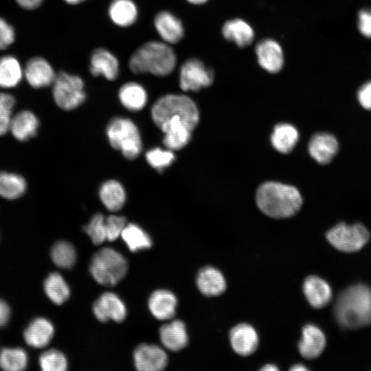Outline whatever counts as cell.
Wrapping results in <instances>:
<instances>
[{
	"label": "cell",
	"instance_id": "cell-31",
	"mask_svg": "<svg viewBox=\"0 0 371 371\" xmlns=\"http://www.w3.org/2000/svg\"><path fill=\"white\" fill-rule=\"evenodd\" d=\"M121 236L132 252L148 249L152 246V240L149 235L134 223L126 224Z\"/></svg>",
	"mask_w": 371,
	"mask_h": 371
},
{
	"label": "cell",
	"instance_id": "cell-3",
	"mask_svg": "<svg viewBox=\"0 0 371 371\" xmlns=\"http://www.w3.org/2000/svg\"><path fill=\"white\" fill-rule=\"evenodd\" d=\"M177 55L170 45L159 41H148L138 47L128 60L130 70L135 74H150L164 77L175 69Z\"/></svg>",
	"mask_w": 371,
	"mask_h": 371
},
{
	"label": "cell",
	"instance_id": "cell-30",
	"mask_svg": "<svg viewBox=\"0 0 371 371\" xmlns=\"http://www.w3.org/2000/svg\"><path fill=\"white\" fill-rule=\"evenodd\" d=\"M23 71L16 58L5 56L0 58V87L11 88L21 80Z\"/></svg>",
	"mask_w": 371,
	"mask_h": 371
},
{
	"label": "cell",
	"instance_id": "cell-18",
	"mask_svg": "<svg viewBox=\"0 0 371 371\" xmlns=\"http://www.w3.org/2000/svg\"><path fill=\"white\" fill-rule=\"evenodd\" d=\"M326 337L322 330L313 324H307L302 329L298 344L300 355L306 359H315L324 351Z\"/></svg>",
	"mask_w": 371,
	"mask_h": 371
},
{
	"label": "cell",
	"instance_id": "cell-36",
	"mask_svg": "<svg viewBox=\"0 0 371 371\" xmlns=\"http://www.w3.org/2000/svg\"><path fill=\"white\" fill-rule=\"evenodd\" d=\"M39 363L42 370L45 371H64L67 367L65 355L55 349L44 352L40 356Z\"/></svg>",
	"mask_w": 371,
	"mask_h": 371
},
{
	"label": "cell",
	"instance_id": "cell-19",
	"mask_svg": "<svg viewBox=\"0 0 371 371\" xmlns=\"http://www.w3.org/2000/svg\"><path fill=\"white\" fill-rule=\"evenodd\" d=\"M303 291L309 304L317 308L326 306L332 298L329 284L322 278L311 276L303 283Z\"/></svg>",
	"mask_w": 371,
	"mask_h": 371
},
{
	"label": "cell",
	"instance_id": "cell-33",
	"mask_svg": "<svg viewBox=\"0 0 371 371\" xmlns=\"http://www.w3.org/2000/svg\"><path fill=\"white\" fill-rule=\"evenodd\" d=\"M26 190L25 179L20 175L5 172H0V196L8 199L21 196Z\"/></svg>",
	"mask_w": 371,
	"mask_h": 371
},
{
	"label": "cell",
	"instance_id": "cell-35",
	"mask_svg": "<svg viewBox=\"0 0 371 371\" xmlns=\"http://www.w3.org/2000/svg\"><path fill=\"white\" fill-rule=\"evenodd\" d=\"M27 362L26 352L21 348H3L0 352V368L4 370H23Z\"/></svg>",
	"mask_w": 371,
	"mask_h": 371
},
{
	"label": "cell",
	"instance_id": "cell-24",
	"mask_svg": "<svg viewBox=\"0 0 371 371\" xmlns=\"http://www.w3.org/2000/svg\"><path fill=\"white\" fill-rule=\"evenodd\" d=\"M108 14L115 25L126 27L136 21L138 9L133 0H113L109 4Z\"/></svg>",
	"mask_w": 371,
	"mask_h": 371
},
{
	"label": "cell",
	"instance_id": "cell-12",
	"mask_svg": "<svg viewBox=\"0 0 371 371\" xmlns=\"http://www.w3.org/2000/svg\"><path fill=\"white\" fill-rule=\"evenodd\" d=\"M89 68L93 76H102L109 80H114L119 75L120 64L113 53L99 47L91 52Z\"/></svg>",
	"mask_w": 371,
	"mask_h": 371
},
{
	"label": "cell",
	"instance_id": "cell-20",
	"mask_svg": "<svg viewBox=\"0 0 371 371\" xmlns=\"http://www.w3.org/2000/svg\"><path fill=\"white\" fill-rule=\"evenodd\" d=\"M177 299L171 291L159 289L154 291L148 299V308L153 315L158 319L166 320L174 317Z\"/></svg>",
	"mask_w": 371,
	"mask_h": 371
},
{
	"label": "cell",
	"instance_id": "cell-39",
	"mask_svg": "<svg viewBox=\"0 0 371 371\" xmlns=\"http://www.w3.org/2000/svg\"><path fill=\"white\" fill-rule=\"evenodd\" d=\"M14 104L15 100L12 95L0 93V136L10 129Z\"/></svg>",
	"mask_w": 371,
	"mask_h": 371
},
{
	"label": "cell",
	"instance_id": "cell-26",
	"mask_svg": "<svg viewBox=\"0 0 371 371\" xmlns=\"http://www.w3.org/2000/svg\"><path fill=\"white\" fill-rule=\"evenodd\" d=\"M299 138L297 128L291 124L280 123L271 135V143L278 152L287 154L295 148Z\"/></svg>",
	"mask_w": 371,
	"mask_h": 371
},
{
	"label": "cell",
	"instance_id": "cell-23",
	"mask_svg": "<svg viewBox=\"0 0 371 371\" xmlns=\"http://www.w3.org/2000/svg\"><path fill=\"white\" fill-rule=\"evenodd\" d=\"M54 330L50 322L39 317L34 319L24 331L26 343L34 348L46 346L52 339Z\"/></svg>",
	"mask_w": 371,
	"mask_h": 371
},
{
	"label": "cell",
	"instance_id": "cell-29",
	"mask_svg": "<svg viewBox=\"0 0 371 371\" xmlns=\"http://www.w3.org/2000/svg\"><path fill=\"white\" fill-rule=\"evenodd\" d=\"M99 195L104 205L111 212L122 209L126 201L125 190L115 180L104 182L100 188Z\"/></svg>",
	"mask_w": 371,
	"mask_h": 371
},
{
	"label": "cell",
	"instance_id": "cell-15",
	"mask_svg": "<svg viewBox=\"0 0 371 371\" xmlns=\"http://www.w3.org/2000/svg\"><path fill=\"white\" fill-rule=\"evenodd\" d=\"M256 54L259 65L270 73H277L284 64V56L280 45L272 39H265L258 43Z\"/></svg>",
	"mask_w": 371,
	"mask_h": 371
},
{
	"label": "cell",
	"instance_id": "cell-37",
	"mask_svg": "<svg viewBox=\"0 0 371 371\" xmlns=\"http://www.w3.org/2000/svg\"><path fill=\"white\" fill-rule=\"evenodd\" d=\"M147 162L158 172L170 166L175 159L171 150H163L160 148H152L146 153Z\"/></svg>",
	"mask_w": 371,
	"mask_h": 371
},
{
	"label": "cell",
	"instance_id": "cell-8",
	"mask_svg": "<svg viewBox=\"0 0 371 371\" xmlns=\"http://www.w3.org/2000/svg\"><path fill=\"white\" fill-rule=\"evenodd\" d=\"M326 238L337 249L351 253L360 250L368 242L370 233L361 223H339L326 233Z\"/></svg>",
	"mask_w": 371,
	"mask_h": 371
},
{
	"label": "cell",
	"instance_id": "cell-47",
	"mask_svg": "<svg viewBox=\"0 0 371 371\" xmlns=\"http://www.w3.org/2000/svg\"><path fill=\"white\" fill-rule=\"evenodd\" d=\"M291 370L304 371V370H307V368L304 365L296 364V365H294L292 368H291Z\"/></svg>",
	"mask_w": 371,
	"mask_h": 371
},
{
	"label": "cell",
	"instance_id": "cell-7",
	"mask_svg": "<svg viewBox=\"0 0 371 371\" xmlns=\"http://www.w3.org/2000/svg\"><path fill=\"white\" fill-rule=\"evenodd\" d=\"M52 85L53 97L60 108L69 111L85 102L84 82L79 76L61 71L56 75Z\"/></svg>",
	"mask_w": 371,
	"mask_h": 371
},
{
	"label": "cell",
	"instance_id": "cell-2",
	"mask_svg": "<svg viewBox=\"0 0 371 371\" xmlns=\"http://www.w3.org/2000/svg\"><path fill=\"white\" fill-rule=\"evenodd\" d=\"M335 315L340 326L357 328L371 324V289L357 284L344 290L335 304Z\"/></svg>",
	"mask_w": 371,
	"mask_h": 371
},
{
	"label": "cell",
	"instance_id": "cell-49",
	"mask_svg": "<svg viewBox=\"0 0 371 371\" xmlns=\"http://www.w3.org/2000/svg\"><path fill=\"white\" fill-rule=\"evenodd\" d=\"M188 2L194 4V5H200L205 3L207 0H186Z\"/></svg>",
	"mask_w": 371,
	"mask_h": 371
},
{
	"label": "cell",
	"instance_id": "cell-1",
	"mask_svg": "<svg viewBox=\"0 0 371 371\" xmlns=\"http://www.w3.org/2000/svg\"><path fill=\"white\" fill-rule=\"evenodd\" d=\"M256 201L258 208L274 218L295 215L302 205V198L294 186L276 181H267L258 188Z\"/></svg>",
	"mask_w": 371,
	"mask_h": 371
},
{
	"label": "cell",
	"instance_id": "cell-42",
	"mask_svg": "<svg viewBox=\"0 0 371 371\" xmlns=\"http://www.w3.org/2000/svg\"><path fill=\"white\" fill-rule=\"evenodd\" d=\"M357 27L361 36L371 39V8H363L359 10Z\"/></svg>",
	"mask_w": 371,
	"mask_h": 371
},
{
	"label": "cell",
	"instance_id": "cell-46",
	"mask_svg": "<svg viewBox=\"0 0 371 371\" xmlns=\"http://www.w3.org/2000/svg\"><path fill=\"white\" fill-rule=\"evenodd\" d=\"M16 1L23 8L34 10L42 3L43 0H16Z\"/></svg>",
	"mask_w": 371,
	"mask_h": 371
},
{
	"label": "cell",
	"instance_id": "cell-50",
	"mask_svg": "<svg viewBox=\"0 0 371 371\" xmlns=\"http://www.w3.org/2000/svg\"><path fill=\"white\" fill-rule=\"evenodd\" d=\"M262 370H277L278 368L273 365H266L262 368Z\"/></svg>",
	"mask_w": 371,
	"mask_h": 371
},
{
	"label": "cell",
	"instance_id": "cell-21",
	"mask_svg": "<svg viewBox=\"0 0 371 371\" xmlns=\"http://www.w3.org/2000/svg\"><path fill=\"white\" fill-rule=\"evenodd\" d=\"M196 285L201 293L206 296H217L226 289V281L223 273L213 267L202 268L196 277Z\"/></svg>",
	"mask_w": 371,
	"mask_h": 371
},
{
	"label": "cell",
	"instance_id": "cell-14",
	"mask_svg": "<svg viewBox=\"0 0 371 371\" xmlns=\"http://www.w3.org/2000/svg\"><path fill=\"white\" fill-rule=\"evenodd\" d=\"M154 26L162 41L170 45L178 43L184 36L181 21L167 10L161 11L156 14Z\"/></svg>",
	"mask_w": 371,
	"mask_h": 371
},
{
	"label": "cell",
	"instance_id": "cell-22",
	"mask_svg": "<svg viewBox=\"0 0 371 371\" xmlns=\"http://www.w3.org/2000/svg\"><path fill=\"white\" fill-rule=\"evenodd\" d=\"M159 336L164 346L172 351L183 349L188 342L186 326L182 321L178 319L161 326Z\"/></svg>",
	"mask_w": 371,
	"mask_h": 371
},
{
	"label": "cell",
	"instance_id": "cell-34",
	"mask_svg": "<svg viewBox=\"0 0 371 371\" xmlns=\"http://www.w3.org/2000/svg\"><path fill=\"white\" fill-rule=\"evenodd\" d=\"M51 258L58 267L69 269L76 261V252L72 244L67 241L56 242L51 250Z\"/></svg>",
	"mask_w": 371,
	"mask_h": 371
},
{
	"label": "cell",
	"instance_id": "cell-38",
	"mask_svg": "<svg viewBox=\"0 0 371 371\" xmlns=\"http://www.w3.org/2000/svg\"><path fill=\"white\" fill-rule=\"evenodd\" d=\"M104 221V216L98 213L95 214L89 223L84 227V231L96 245L102 244L106 240Z\"/></svg>",
	"mask_w": 371,
	"mask_h": 371
},
{
	"label": "cell",
	"instance_id": "cell-28",
	"mask_svg": "<svg viewBox=\"0 0 371 371\" xmlns=\"http://www.w3.org/2000/svg\"><path fill=\"white\" fill-rule=\"evenodd\" d=\"M38 125V120L34 113L23 111L12 118L10 129L16 139L26 141L36 135Z\"/></svg>",
	"mask_w": 371,
	"mask_h": 371
},
{
	"label": "cell",
	"instance_id": "cell-32",
	"mask_svg": "<svg viewBox=\"0 0 371 371\" xmlns=\"http://www.w3.org/2000/svg\"><path fill=\"white\" fill-rule=\"evenodd\" d=\"M45 291L48 297L58 305L67 301L70 295L69 288L62 276L51 273L44 282Z\"/></svg>",
	"mask_w": 371,
	"mask_h": 371
},
{
	"label": "cell",
	"instance_id": "cell-40",
	"mask_svg": "<svg viewBox=\"0 0 371 371\" xmlns=\"http://www.w3.org/2000/svg\"><path fill=\"white\" fill-rule=\"evenodd\" d=\"M191 135L188 129L170 131L164 133L163 143L169 150H179L188 144Z\"/></svg>",
	"mask_w": 371,
	"mask_h": 371
},
{
	"label": "cell",
	"instance_id": "cell-27",
	"mask_svg": "<svg viewBox=\"0 0 371 371\" xmlns=\"http://www.w3.org/2000/svg\"><path fill=\"white\" fill-rule=\"evenodd\" d=\"M225 39L243 47L249 45L254 38L252 27L245 21L239 19L227 21L222 28Z\"/></svg>",
	"mask_w": 371,
	"mask_h": 371
},
{
	"label": "cell",
	"instance_id": "cell-17",
	"mask_svg": "<svg viewBox=\"0 0 371 371\" xmlns=\"http://www.w3.org/2000/svg\"><path fill=\"white\" fill-rule=\"evenodd\" d=\"M24 74L28 83L34 88L52 85L56 75L50 64L41 57L31 58L26 64Z\"/></svg>",
	"mask_w": 371,
	"mask_h": 371
},
{
	"label": "cell",
	"instance_id": "cell-48",
	"mask_svg": "<svg viewBox=\"0 0 371 371\" xmlns=\"http://www.w3.org/2000/svg\"><path fill=\"white\" fill-rule=\"evenodd\" d=\"M66 3L71 5H77L87 0H64Z\"/></svg>",
	"mask_w": 371,
	"mask_h": 371
},
{
	"label": "cell",
	"instance_id": "cell-11",
	"mask_svg": "<svg viewBox=\"0 0 371 371\" xmlns=\"http://www.w3.org/2000/svg\"><path fill=\"white\" fill-rule=\"evenodd\" d=\"M135 366L139 371H159L167 366L168 357L158 346L142 344L133 353Z\"/></svg>",
	"mask_w": 371,
	"mask_h": 371
},
{
	"label": "cell",
	"instance_id": "cell-4",
	"mask_svg": "<svg viewBox=\"0 0 371 371\" xmlns=\"http://www.w3.org/2000/svg\"><path fill=\"white\" fill-rule=\"evenodd\" d=\"M151 117L160 129L183 124L192 131L199 123V113L195 102L188 96L170 93L155 102L151 109Z\"/></svg>",
	"mask_w": 371,
	"mask_h": 371
},
{
	"label": "cell",
	"instance_id": "cell-9",
	"mask_svg": "<svg viewBox=\"0 0 371 371\" xmlns=\"http://www.w3.org/2000/svg\"><path fill=\"white\" fill-rule=\"evenodd\" d=\"M214 78L213 70L198 58L186 60L179 69V87L184 91H199L208 87Z\"/></svg>",
	"mask_w": 371,
	"mask_h": 371
},
{
	"label": "cell",
	"instance_id": "cell-10",
	"mask_svg": "<svg viewBox=\"0 0 371 371\" xmlns=\"http://www.w3.org/2000/svg\"><path fill=\"white\" fill-rule=\"evenodd\" d=\"M93 312L102 322L109 319L122 322L126 316V308L122 300L114 293H102L93 303Z\"/></svg>",
	"mask_w": 371,
	"mask_h": 371
},
{
	"label": "cell",
	"instance_id": "cell-5",
	"mask_svg": "<svg viewBox=\"0 0 371 371\" xmlns=\"http://www.w3.org/2000/svg\"><path fill=\"white\" fill-rule=\"evenodd\" d=\"M128 264L124 257L111 247H103L93 256L89 271L99 284L113 286L126 276Z\"/></svg>",
	"mask_w": 371,
	"mask_h": 371
},
{
	"label": "cell",
	"instance_id": "cell-43",
	"mask_svg": "<svg viewBox=\"0 0 371 371\" xmlns=\"http://www.w3.org/2000/svg\"><path fill=\"white\" fill-rule=\"evenodd\" d=\"M14 29L3 19L0 18V49L8 47L14 41Z\"/></svg>",
	"mask_w": 371,
	"mask_h": 371
},
{
	"label": "cell",
	"instance_id": "cell-41",
	"mask_svg": "<svg viewBox=\"0 0 371 371\" xmlns=\"http://www.w3.org/2000/svg\"><path fill=\"white\" fill-rule=\"evenodd\" d=\"M105 229L106 240L113 241L116 240L126 225V219L124 216L111 215L105 218Z\"/></svg>",
	"mask_w": 371,
	"mask_h": 371
},
{
	"label": "cell",
	"instance_id": "cell-16",
	"mask_svg": "<svg viewBox=\"0 0 371 371\" xmlns=\"http://www.w3.org/2000/svg\"><path fill=\"white\" fill-rule=\"evenodd\" d=\"M229 339L233 350L242 356L252 354L258 346L257 332L248 324H240L232 328Z\"/></svg>",
	"mask_w": 371,
	"mask_h": 371
},
{
	"label": "cell",
	"instance_id": "cell-45",
	"mask_svg": "<svg viewBox=\"0 0 371 371\" xmlns=\"http://www.w3.org/2000/svg\"><path fill=\"white\" fill-rule=\"evenodd\" d=\"M10 315V310L8 305L0 299V328L3 327L8 323Z\"/></svg>",
	"mask_w": 371,
	"mask_h": 371
},
{
	"label": "cell",
	"instance_id": "cell-13",
	"mask_svg": "<svg viewBox=\"0 0 371 371\" xmlns=\"http://www.w3.org/2000/svg\"><path fill=\"white\" fill-rule=\"evenodd\" d=\"M308 153L320 164L330 163L339 150L337 138L329 133L314 134L308 142Z\"/></svg>",
	"mask_w": 371,
	"mask_h": 371
},
{
	"label": "cell",
	"instance_id": "cell-44",
	"mask_svg": "<svg viewBox=\"0 0 371 371\" xmlns=\"http://www.w3.org/2000/svg\"><path fill=\"white\" fill-rule=\"evenodd\" d=\"M357 98L359 104L363 109L371 111V79L366 81L359 87Z\"/></svg>",
	"mask_w": 371,
	"mask_h": 371
},
{
	"label": "cell",
	"instance_id": "cell-25",
	"mask_svg": "<svg viewBox=\"0 0 371 371\" xmlns=\"http://www.w3.org/2000/svg\"><path fill=\"white\" fill-rule=\"evenodd\" d=\"M118 98L122 104L131 111L142 110L148 101L146 89L135 82L124 84L119 90Z\"/></svg>",
	"mask_w": 371,
	"mask_h": 371
},
{
	"label": "cell",
	"instance_id": "cell-6",
	"mask_svg": "<svg viewBox=\"0 0 371 371\" xmlns=\"http://www.w3.org/2000/svg\"><path fill=\"white\" fill-rule=\"evenodd\" d=\"M106 133L111 146L120 150L126 158L134 159L141 153L140 134L137 126L130 119L113 118L109 123Z\"/></svg>",
	"mask_w": 371,
	"mask_h": 371
}]
</instances>
